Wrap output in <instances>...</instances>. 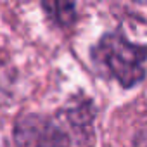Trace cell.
Returning <instances> with one entry per match:
<instances>
[{
    "instance_id": "obj_1",
    "label": "cell",
    "mask_w": 147,
    "mask_h": 147,
    "mask_svg": "<svg viewBox=\"0 0 147 147\" xmlns=\"http://www.w3.org/2000/svg\"><path fill=\"white\" fill-rule=\"evenodd\" d=\"M94 59L125 88L138 85L145 76V47L128 42L121 33L106 35L95 47Z\"/></svg>"
},
{
    "instance_id": "obj_2",
    "label": "cell",
    "mask_w": 147,
    "mask_h": 147,
    "mask_svg": "<svg viewBox=\"0 0 147 147\" xmlns=\"http://www.w3.org/2000/svg\"><path fill=\"white\" fill-rule=\"evenodd\" d=\"M14 140L19 145H67L69 135L55 121L28 114L21 118L14 130Z\"/></svg>"
},
{
    "instance_id": "obj_3",
    "label": "cell",
    "mask_w": 147,
    "mask_h": 147,
    "mask_svg": "<svg viewBox=\"0 0 147 147\" xmlns=\"http://www.w3.org/2000/svg\"><path fill=\"white\" fill-rule=\"evenodd\" d=\"M42 7L49 19L61 26H71L76 19V0H42Z\"/></svg>"
},
{
    "instance_id": "obj_4",
    "label": "cell",
    "mask_w": 147,
    "mask_h": 147,
    "mask_svg": "<svg viewBox=\"0 0 147 147\" xmlns=\"http://www.w3.org/2000/svg\"><path fill=\"white\" fill-rule=\"evenodd\" d=\"M12 82L14 78L9 75V67L5 64H0V104H4L11 99Z\"/></svg>"
}]
</instances>
